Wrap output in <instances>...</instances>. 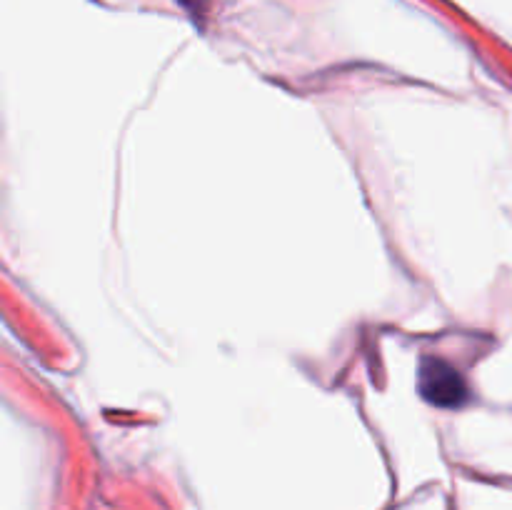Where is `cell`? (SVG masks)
Here are the masks:
<instances>
[{
	"mask_svg": "<svg viewBox=\"0 0 512 510\" xmlns=\"http://www.w3.org/2000/svg\"><path fill=\"white\" fill-rule=\"evenodd\" d=\"M418 390L430 405L438 408H458L468 398V383L463 375L443 358L433 355L418 363Z\"/></svg>",
	"mask_w": 512,
	"mask_h": 510,
	"instance_id": "6da1fadb",
	"label": "cell"
}]
</instances>
